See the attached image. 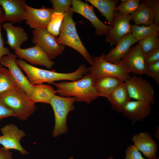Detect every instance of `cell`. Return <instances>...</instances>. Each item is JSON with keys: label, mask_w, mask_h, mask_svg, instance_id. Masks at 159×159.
<instances>
[{"label": "cell", "mask_w": 159, "mask_h": 159, "mask_svg": "<svg viewBox=\"0 0 159 159\" xmlns=\"http://www.w3.org/2000/svg\"><path fill=\"white\" fill-rule=\"evenodd\" d=\"M16 63L27 75V78L32 85L61 80L76 81L82 78L88 72L84 64L81 65L75 71L70 73H61L54 70L39 69L27 63L21 59H17Z\"/></svg>", "instance_id": "obj_1"}, {"label": "cell", "mask_w": 159, "mask_h": 159, "mask_svg": "<svg viewBox=\"0 0 159 159\" xmlns=\"http://www.w3.org/2000/svg\"><path fill=\"white\" fill-rule=\"evenodd\" d=\"M94 81L95 79L88 73L77 80L51 84L55 86L57 92L60 96L72 97L76 99V101L89 104L98 97Z\"/></svg>", "instance_id": "obj_2"}, {"label": "cell", "mask_w": 159, "mask_h": 159, "mask_svg": "<svg viewBox=\"0 0 159 159\" xmlns=\"http://www.w3.org/2000/svg\"><path fill=\"white\" fill-rule=\"evenodd\" d=\"M0 99L21 120H24L32 115L36 109L35 104L29 96L18 85L0 95Z\"/></svg>", "instance_id": "obj_3"}, {"label": "cell", "mask_w": 159, "mask_h": 159, "mask_svg": "<svg viewBox=\"0 0 159 159\" xmlns=\"http://www.w3.org/2000/svg\"><path fill=\"white\" fill-rule=\"evenodd\" d=\"M72 13L69 11L65 14L56 42L59 45L68 46L78 51L92 66L94 57L85 48L78 35Z\"/></svg>", "instance_id": "obj_4"}, {"label": "cell", "mask_w": 159, "mask_h": 159, "mask_svg": "<svg viewBox=\"0 0 159 159\" xmlns=\"http://www.w3.org/2000/svg\"><path fill=\"white\" fill-rule=\"evenodd\" d=\"M76 99L74 97H65L55 95L49 104L53 109L55 117V125L53 132L56 137L67 130L66 121L69 113L74 109V103Z\"/></svg>", "instance_id": "obj_5"}, {"label": "cell", "mask_w": 159, "mask_h": 159, "mask_svg": "<svg viewBox=\"0 0 159 159\" xmlns=\"http://www.w3.org/2000/svg\"><path fill=\"white\" fill-rule=\"evenodd\" d=\"M103 53L99 56L94 57L92 65L87 68L88 73L95 80L106 76L118 77L125 82L130 76L119 63L114 64L107 61Z\"/></svg>", "instance_id": "obj_6"}, {"label": "cell", "mask_w": 159, "mask_h": 159, "mask_svg": "<svg viewBox=\"0 0 159 159\" xmlns=\"http://www.w3.org/2000/svg\"><path fill=\"white\" fill-rule=\"evenodd\" d=\"M125 83L131 99L155 105L154 89L147 80L133 75L130 76Z\"/></svg>", "instance_id": "obj_7"}, {"label": "cell", "mask_w": 159, "mask_h": 159, "mask_svg": "<svg viewBox=\"0 0 159 159\" xmlns=\"http://www.w3.org/2000/svg\"><path fill=\"white\" fill-rule=\"evenodd\" d=\"M32 33V42L38 45L51 60L62 54L65 49L64 45L58 44L56 38L47 29H35Z\"/></svg>", "instance_id": "obj_8"}, {"label": "cell", "mask_w": 159, "mask_h": 159, "mask_svg": "<svg viewBox=\"0 0 159 159\" xmlns=\"http://www.w3.org/2000/svg\"><path fill=\"white\" fill-rule=\"evenodd\" d=\"M131 20L130 14L125 15L115 12L112 24L106 35L105 42L116 46L123 37L131 33Z\"/></svg>", "instance_id": "obj_9"}, {"label": "cell", "mask_w": 159, "mask_h": 159, "mask_svg": "<svg viewBox=\"0 0 159 159\" xmlns=\"http://www.w3.org/2000/svg\"><path fill=\"white\" fill-rule=\"evenodd\" d=\"M2 135L0 136V144L4 148L10 150H16L22 155H27L28 152L22 147L20 141L26 135L22 130L15 125L10 123L0 129Z\"/></svg>", "instance_id": "obj_10"}, {"label": "cell", "mask_w": 159, "mask_h": 159, "mask_svg": "<svg viewBox=\"0 0 159 159\" xmlns=\"http://www.w3.org/2000/svg\"><path fill=\"white\" fill-rule=\"evenodd\" d=\"M70 11L78 13L88 19L95 29V34L98 36L106 35L110 26L105 24L95 15L93 6L80 0H72Z\"/></svg>", "instance_id": "obj_11"}, {"label": "cell", "mask_w": 159, "mask_h": 159, "mask_svg": "<svg viewBox=\"0 0 159 159\" xmlns=\"http://www.w3.org/2000/svg\"><path fill=\"white\" fill-rule=\"evenodd\" d=\"M144 57V54L138 44L130 47L119 63L129 74L142 75L145 74L146 68Z\"/></svg>", "instance_id": "obj_12"}, {"label": "cell", "mask_w": 159, "mask_h": 159, "mask_svg": "<svg viewBox=\"0 0 159 159\" xmlns=\"http://www.w3.org/2000/svg\"><path fill=\"white\" fill-rule=\"evenodd\" d=\"M26 23L30 28L47 29L54 12L52 9L42 6L40 9L25 4Z\"/></svg>", "instance_id": "obj_13"}, {"label": "cell", "mask_w": 159, "mask_h": 159, "mask_svg": "<svg viewBox=\"0 0 159 159\" xmlns=\"http://www.w3.org/2000/svg\"><path fill=\"white\" fill-rule=\"evenodd\" d=\"M15 54L33 65L44 66L48 69L52 68L54 62L52 61L46 52L37 44L26 49L20 48L14 50Z\"/></svg>", "instance_id": "obj_14"}, {"label": "cell", "mask_w": 159, "mask_h": 159, "mask_svg": "<svg viewBox=\"0 0 159 159\" xmlns=\"http://www.w3.org/2000/svg\"><path fill=\"white\" fill-rule=\"evenodd\" d=\"M15 54L11 53L4 56L0 61V64L7 68L10 74L17 85L22 88L29 96L32 87L27 77L22 72L16 63Z\"/></svg>", "instance_id": "obj_15"}, {"label": "cell", "mask_w": 159, "mask_h": 159, "mask_svg": "<svg viewBox=\"0 0 159 159\" xmlns=\"http://www.w3.org/2000/svg\"><path fill=\"white\" fill-rule=\"evenodd\" d=\"M26 4L24 0H0L4 13L5 21L13 24L25 21Z\"/></svg>", "instance_id": "obj_16"}, {"label": "cell", "mask_w": 159, "mask_h": 159, "mask_svg": "<svg viewBox=\"0 0 159 159\" xmlns=\"http://www.w3.org/2000/svg\"><path fill=\"white\" fill-rule=\"evenodd\" d=\"M151 112L150 104L140 100H131L125 105L121 113L135 122L143 119Z\"/></svg>", "instance_id": "obj_17"}, {"label": "cell", "mask_w": 159, "mask_h": 159, "mask_svg": "<svg viewBox=\"0 0 159 159\" xmlns=\"http://www.w3.org/2000/svg\"><path fill=\"white\" fill-rule=\"evenodd\" d=\"M134 145L149 159H156L158 145L147 132H140L132 138Z\"/></svg>", "instance_id": "obj_18"}, {"label": "cell", "mask_w": 159, "mask_h": 159, "mask_svg": "<svg viewBox=\"0 0 159 159\" xmlns=\"http://www.w3.org/2000/svg\"><path fill=\"white\" fill-rule=\"evenodd\" d=\"M138 42L131 33L128 34L121 39L115 47L105 54V59L112 63H119L122 58L128 52L131 46Z\"/></svg>", "instance_id": "obj_19"}, {"label": "cell", "mask_w": 159, "mask_h": 159, "mask_svg": "<svg viewBox=\"0 0 159 159\" xmlns=\"http://www.w3.org/2000/svg\"><path fill=\"white\" fill-rule=\"evenodd\" d=\"M2 27L6 33L7 43L14 50L20 48L21 45L28 39L27 34L21 27L15 26L8 22L4 23Z\"/></svg>", "instance_id": "obj_20"}, {"label": "cell", "mask_w": 159, "mask_h": 159, "mask_svg": "<svg viewBox=\"0 0 159 159\" xmlns=\"http://www.w3.org/2000/svg\"><path fill=\"white\" fill-rule=\"evenodd\" d=\"M124 82L113 76H106L95 80V87L98 97L107 98L110 94Z\"/></svg>", "instance_id": "obj_21"}, {"label": "cell", "mask_w": 159, "mask_h": 159, "mask_svg": "<svg viewBox=\"0 0 159 159\" xmlns=\"http://www.w3.org/2000/svg\"><path fill=\"white\" fill-rule=\"evenodd\" d=\"M57 93L56 91L50 85L41 84L32 85L29 96L34 104L39 102L49 104Z\"/></svg>", "instance_id": "obj_22"}, {"label": "cell", "mask_w": 159, "mask_h": 159, "mask_svg": "<svg viewBox=\"0 0 159 159\" xmlns=\"http://www.w3.org/2000/svg\"><path fill=\"white\" fill-rule=\"evenodd\" d=\"M113 109L121 113L126 104L131 100L125 82L113 91L107 98Z\"/></svg>", "instance_id": "obj_23"}, {"label": "cell", "mask_w": 159, "mask_h": 159, "mask_svg": "<svg viewBox=\"0 0 159 159\" xmlns=\"http://www.w3.org/2000/svg\"><path fill=\"white\" fill-rule=\"evenodd\" d=\"M96 7L104 16L109 26L112 24L116 6L119 2L117 0H86Z\"/></svg>", "instance_id": "obj_24"}, {"label": "cell", "mask_w": 159, "mask_h": 159, "mask_svg": "<svg viewBox=\"0 0 159 159\" xmlns=\"http://www.w3.org/2000/svg\"><path fill=\"white\" fill-rule=\"evenodd\" d=\"M131 20L135 24L148 26L154 23V17L150 8L144 2L140 3L138 9L131 14Z\"/></svg>", "instance_id": "obj_25"}, {"label": "cell", "mask_w": 159, "mask_h": 159, "mask_svg": "<svg viewBox=\"0 0 159 159\" xmlns=\"http://www.w3.org/2000/svg\"><path fill=\"white\" fill-rule=\"evenodd\" d=\"M159 26L153 23L147 26L132 24L131 25V34L138 41L149 36H159Z\"/></svg>", "instance_id": "obj_26"}, {"label": "cell", "mask_w": 159, "mask_h": 159, "mask_svg": "<svg viewBox=\"0 0 159 159\" xmlns=\"http://www.w3.org/2000/svg\"><path fill=\"white\" fill-rule=\"evenodd\" d=\"M17 85L7 68H0V95Z\"/></svg>", "instance_id": "obj_27"}, {"label": "cell", "mask_w": 159, "mask_h": 159, "mask_svg": "<svg viewBox=\"0 0 159 159\" xmlns=\"http://www.w3.org/2000/svg\"><path fill=\"white\" fill-rule=\"evenodd\" d=\"M65 14L54 12L51 19L48 24L47 30L52 35L55 37L60 34L62 24Z\"/></svg>", "instance_id": "obj_28"}, {"label": "cell", "mask_w": 159, "mask_h": 159, "mask_svg": "<svg viewBox=\"0 0 159 159\" xmlns=\"http://www.w3.org/2000/svg\"><path fill=\"white\" fill-rule=\"evenodd\" d=\"M121 4L116 6L115 12L125 15H130L138 8L140 1L139 0H121Z\"/></svg>", "instance_id": "obj_29"}, {"label": "cell", "mask_w": 159, "mask_h": 159, "mask_svg": "<svg viewBox=\"0 0 159 159\" xmlns=\"http://www.w3.org/2000/svg\"><path fill=\"white\" fill-rule=\"evenodd\" d=\"M139 45L144 55L159 47V36H149L139 41Z\"/></svg>", "instance_id": "obj_30"}, {"label": "cell", "mask_w": 159, "mask_h": 159, "mask_svg": "<svg viewBox=\"0 0 159 159\" xmlns=\"http://www.w3.org/2000/svg\"><path fill=\"white\" fill-rule=\"evenodd\" d=\"M52 9L56 12L66 14L70 11L72 5V0H51Z\"/></svg>", "instance_id": "obj_31"}, {"label": "cell", "mask_w": 159, "mask_h": 159, "mask_svg": "<svg viewBox=\"0 0 159 159\" xmlns=\"http://www.w3.org/2000/svg\"><path fill=\"white\" fill-rule=\"evenodd\" d=\"M142 1L150 8L153 14L154 23L159 26V0H144Z\"/></svg>", "instance_id": "obj_32"}, {"label": "cell", "mask_w": 159, "mask_h": 159, "mask_svg": "<svg viewBox=\"0 0 159 159\" xmlns=\"http://www.w3.org/2000/svg\"><path fill=\"white\" fill-rule=\"evenodd\" d=\"M145 74L153 78L159 84V61L146 66Z\"/></svg>", "instance_id": "obj_33"}, {"label": "cell", "mask_w": 159, "mask_h": 159, "mask_svg": "<svg viewBox=\"0 0 159 159\" xmlns=\"http://www.w3.org/2000/svg\"><path fill=\"white\" fill-rule=\"evenodd\" d=\"M144 55L145 62L146 66L159 61V47Z\"/></svg>", "instance_id": "obj_34"}, {"label": "cell", "mask_w": 159, "mask_h": 159, "mask_svg": "<svg viewBox=\"0 0 159 159\" xmlns=\"http://www.w3.org/2000/svg\"><path fill=\"white\" fill-rule=\"evenodd\" d=\"M125 159H148L143 158L134 145L127 147L125 151Z\"/></svg>", "instance_id": "obj_35"}, {"label": "cell", "mask_w": 159, "mask_h": 159, "mask_svg": "<svg viewBox=\"0 0 159 159\" xmlns=\"http://www.w3.org/2000/svg\"><path fill=\"white\" fill-rule=\"evenodd\" d=\"M10 116L16 117L14 112L9 108L0 99V120Z\"/></svg>", "instance_id": "obj_36"}, {"label": "cell", "mask_w": 159, "mask_h": 159, "mask_svg": "<svg viewBox=\"0 0 159 159\" xmlns=\"http://www.w3.org/2000/svg\"><path fill=\"white\" fill-rule=\"evenodd\" d=\"M2 27V24L0 23V61L4 56L8 55L11 53L9 49L4 46V39L2 37L1 32Z\"/></svg>", "instance_id": "obj_37"}, {"label": "cell", "mask_w": 159, "mask_h": 159, "mask_svg": "<svg viewBox=\"0 0 159 159\" xmlns=\"http://www.w3.org/2000/svg\"><path fill=\"white\" fill-rule=\"evenodd\" d=\"M0 159H13L10 150L0 147Z\"/></svg>", "instance_id": "obj_38"}, {"label": "cell", "mask_w": 159, "mask_h": 159, "mask_svg": "<svg viewBox=\"0 0 159 159\" xmlns=\"http://www.w3.org/2000/svg\"><path fill=\"white\" fill-rule=\"evenodd\" d=\"M5 21L4 13V11L0 5V23H2Z\"/></svg>", "instance_id": "obj_39"}, {"label": "cell", "mask_w": 159, "mask_h": 159, "mask_svg": "<svg viewBox=\"0 0 159 159\" xmlns=\"http://www.w3.org/2000/svg\"><path fill=\"white\" fill-rule=\"evenodd\" d=\"M69 159H73V158L72 157H71ZM108 159H114L113 158L112 156H110L109 157Z\"/></svg>", "instance_id": "obj_40"}, {"label": "cell", "mask_w": 159, "mask_h": 159, "mask_svg": "<svg viewBox=\"0 0 159 159\" xmlns=\"http://www.w3.org/2000/svg\"><path fill=\"white\" fill-rule=\"evenodd\" d=\"M2 67V65L0 64V68Z\"/></svg>", "instance_id": "obj_41"}, {"label": "cell", "mask_w": 159, "mask_h": 159, "mask_svg": "<svg viewBox=\"0 0 159 159\" xmlns=\"http://www.w3.org/2000/svg\"><path fill=\"white\" fill-rule=\"evenodd\" d=\"M159 159V158H158V159Z\"/></svg>", "instance_id": "obj_42"}, {"label": "cell", "mask_w": 159, "mask_h": 159, "mask_svg": "<svg viewBox=\"0 0 159 159\" xmlns=\"http://www.w3.org/2000/svg\"></svg>", "instance_id": "obj_43"}]
</instances>
